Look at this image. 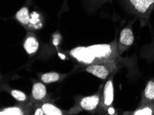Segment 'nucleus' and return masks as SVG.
I'll return each mask as SVG.
<instances>
[{"mask_svg":"<svg viewBox=\"0 0 154 115\" xmlns=\"http://www.w3.org/2000/svg\"><path fill=\"white\" fill-rule=\"evenodd\" d=\"M88 47L96 59L97 62L116 61L119 55L118 45L116 41L111 44H94Z\"/></svg>","mask_w":154,"mask_h":115,"instance_id":"f257e3e1","label":"nucleus"},{"mask_svg":"<svg viewBox=\"0 0 154 115\" xmlns=\"http://www.w3.org/2000/svg\"><path fill=\"white\" fill-rule=\"evenodd\" d=\"M117 70L116 61H107L88 65L86 68V71L102 80H105L107 77L117 71Z\"/></svg>","mask_w":154,"mask_h":115,"instance_id":"f03ea898","label":"nucleus"},{"mask_svg":"<svg viewBox=\"0 0 154 115\" xmlns=\"http://www.w3.org/2000/svg\"><path fill=\"white\" fill-rule=\"evenodd\" d=\"M70 55L71 57L85 65H91L97 62L96 59L94 57L92 51L89 47L79 46L71 50Z\"/></svg>","mask_w":154,"mask_h":115,"instance_id":"7ed1b4c3","label":"nucleus"},{"mask_svg":"<svg viewBox=\"0 0 154 115\" xmlns=\"http://www.w3.org/2000/svg\"><path fill=\"white\" fill-rule=\"evenodd\" d=\"M131 8L140 15H147L154 7V0H129Z\"/></svg>","mask_w":154,"mask_h":115,"instance_id":"20e7f679","label":"nucleus"},{"mask_svg":"<svg viewBox=\"0 0 154 115\" xmlns=\"http://www.w3.org/2000/svg\"><path fill=\"white\" fill-rule=\"evenodd\" d=\"M114 100V88L113 83V77H111L105 83L103 96L101 101V106L103 109L106 110L112 106Z\"/></svg>","mask_w":154,"mask_h":115,"instance_id":"39448f33","label":"nucleus"},{"mask_svg":"<svg viewBox=\"0 0 154 115\" xmlns=\"http://www.w3.org/2000/svg\"><path fill=\"white\" fill-rule=\"evenodd\" d=\"M134 42V35L130 28H125L121 30L119 39L118 52L122 54L127 48L133 45Z\"/></svg>","mask_w":154,"mask_h":115,"instance_id":"423d86ee","label":"nucleus"},{"mask_svg":"<svg viewBox=\"0 0 154 115\" xmlns=\"http://www.w3.org/2000/svg\"><path fill=\"white\" fill-rule=\"evenodd\" d=\"M100 103V95H94L85 97L80 102V107L86 111H93L98 106Z\"/></svg>","mask_w":154,"mask_h":115,"instance_id":"0eeeda50","label":"nucleus"},{"mask_svg":"<svg viewBox=\"0 0 154 115\" xmlns=\"http://www.w3.org/2000/svg\"><path fill=\"white\" fill-rule=\"evenodd\" d=\"M154 103V81L150 80L147 82L143 92L141 104Z\"/></svg>","mask_w":154,"mask_h":115,"instance_id":"6e6552de","label":"nucleus"},{"mask_svg":"<svg viewBox=\"0 0 154 115\" xmlns=\"http://www.w3.org/2000/svg\"><path fill=\"white\" fill-rule=\"evenodd\" d=\"M46 86L42 83H34L32 88V97L34 99L37 101H41L46 97Z\"/></svg>","mask_w":154,"mask_h":115,"instance_id":"1a4fd4ad","label":"nucleus"},{"mask_svg":"<svg viewBox=\"0 0 154 115\" xmlns=\"http://www.w3.org/2000/svg\"><path fill=\"white\" fill-rule=\"evenodd\" d=\"M24 48L26 52L29 55L35 53L39 49V42L35 37H29L24 41Z\"/></svg>","mask_w":154,"mask_h":115,"instance_id":"9d476101","label":"nucleus"},{"mask_svg":"<svg viewBox=\"0 0 154 115\" xmlns=\"http://www.w3.org/2000/svg\"><path fill=\"white\" fill-rule=\"evenodd\" d=\"M15 17L19 22L23 25H28L31 22V16H30L29 8L26 7H23L20 9L16 13Z\"/></svg>","mask_w":154,"mask_h":115,"instance_id":"9b49d317","label":"nucleus"},{"mask_svg":"<svg viewBox=\"0 0 154 115\" xmlns=\"http://www.w3.org/2000/svg\"><path fill=\"white\" fill-rule=\"evenodd\" d=\"M133 115H153L154 114V103L141 104L138 108L131 113Z\"/></svg>","mask_w":154,"mask_h":115,"instance_id":"f8f14e48","label":"nucleus"},{"mask_svg":"<svg viewBox=\"0 0 154 115\" xmlns=\"http://www.w3.org/2000/svg\"><path fill=\"white\" fill-rule=\"evenodd\" d=\"M42 108L43 109L45 115H62L63 112L61 110L56 107L53 104L49 103H45L42 105Z\"/></svg>","mask_w":154,"mask_h":115,"instance_id":"ddd939ff","label":"nucleus"},{"mask_svg":"<svg viewBox=\"0 0 154 115\" xmlns=\"http://www.w3.org/2000/svg\"><path fill=\"white\" fill-rule=\"evenodd\" d=\"M60 78V75L57 72H47L43 74L41 77V80L45 83H51L57 81Z\"/></svg>","mask_w":154,"mask_h":115,"instance_id":"4468645a","label":"nucleus"},{"mask_svg":"<svg viewBox=\"0 0 154 115\" xmlns=\"http://www.w3.org/2000/svg\"><path fill=\"white\" fill-rule=\"evenodd\" d=\"M1 115H23L24 112L20 107L12 106L4 108L0 112Z\"/></svg>","mask_w":154,"mask_h":115,"instance_id":"2eb2a0df","label":"nucleus"},{"mask_svg":"<svg viewBox=\"0 0 154 115\" xmlns=\"http://www.w3.org/2000/svg\"><path fill=\"white\" fill-rule=\"evenodd\" d=\"M11 95L15 100L20 102H24L27 99V96L22 91L19 90H11Z\"/></svg>","mask_w":154,"mask_h":115,"instance_id":"dca6fc26","label":"nucleus"},{"mask_svg":"<svg viewBox=\"0 0 154 115\" xmlns=\"http://www.w3.org/2000/svg\"><path fill=\"white\" fill-rule=\"evenodd\" d=\"M34 114L35 115H44V112L43 109L42 107H38L35 110V111L34 112Z\"/></svg>","mask_w":154,"mask_h":115,"instance_id":"f3484780","label":"nucleus"},{"mask_svg":"<svg viewBox=\"0 0 154 115\" xmlns=\"http://www.w3.org/2000/svg\"><path fill=\"white\" fill-rule=\"evenodd\" d=\"M107 112H108V113L109 114H115V112H116L115 109H114L112 106L109 107V108L107 109Z\"/></svg>","mask_w":154,"mask_h":115,"instance_id":"a211bd4d","label":"nucleus"},{"mask_svg":"<svg viewBox=\"0 0 154 115\" xmlns=\"http://www.w3.org/2000/svg\"><path fill=\"white\" fill-rule=\"evenodd\" d=\"M59 42H60L59 39L56 38V37H55L54 39H53V44H54L55 46H57L58 44H59Z\"/></svg>","mask_w":154,"mask_h":115,"instance_id":"6ab92c4d","label":"nucleus"},{"mask_svg":"<svg viewBox=\"0 0 154 115\" xmlns=\"http://www.w3.org/2000/svg\"><path fill=\"white\" fill-rule=\"evenodd\" d=\"M59 56H60V57H62V59H64V58H65V56L64 55H62L61 53H59Z\"/></svg>","mask_w":154,"mask_h":115,"instance_id":"aec40b11","label":"nucleus"}]
</instances>
